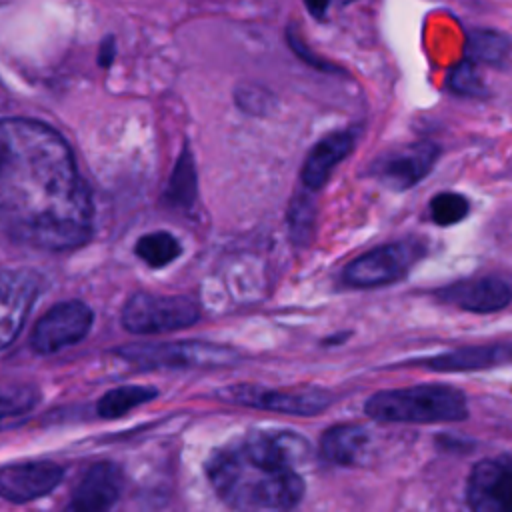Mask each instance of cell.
<instances>
[{"label": "cell", "mask_w": 512, "mask_h": 512, "mask_svg": "<svg viewBox=\"0 0 512 512\" xmlns=\"http://www.w3.org/2000/svg\"><path fill=\"white\" fill-rule=\"evenodd\" d=\"M64 470L50 460L18 462L0 468V498L26 504L50 494L62 482Z\"/></svg>", "instance_id": "obj_12"}, {"label": "cell", "mask_w": 512, "mask_h": 512, "mask_svg": "<svg viewBox=\"0 0 512 512\" xmlns=\"http://www.w3.org/2000/svg\"><path fill=\"white\" fill-rule=\"evenodd\" d=\"M218 398L238 406L274 410L294 416H312L326 410L330 396L322 390H272L256 384H234L218 390Z\"/></svg>", "instance_id": "obj_7"}, {"label": "cell", "mask_w": 512, "mask_h": 512, "mask_svg": "<svg viewBox=\"0 0 512 512\" xmlns=\"http://www.w3.org/2000/svg\"><path fill=\"white\" fill-rule=\"evenodd\" d=\"M366 414L378 422H458L468 416L466 396L444 384L382 390L366 400Z\"/></svg>", "instance_id": "obj_3"}, {"label": "cell", "mask_w": 512, "mask_h": 512, "mask_svg": "<svg viewBox=\"0 0 512 512\" xmlns=\"http://www.w3.org/2000/svg\"><path fill=\"white\" fill-rule=\"evenodd\" d=\"M304 4L312 16L322 18L330 6V0H304Z\"/></svg>", "instance_id": "obj_26"}, {"label": "cell", "mask_w": 512, "mask_h": 512, "mask_svg": "<svg viewBox=\"0 0 512 512\" xmlns=\"http://www.w3.org/2000/svg\"><path fill=\"white\" fill-rule=\"evenodd\" d=\"M366 444H368L366 428L354 426V424H340V426L328 428L322 434L320 452L326 460L334 464L350 466V464H356Z\"/></svg>", "instance_id": "obj_16"}, {"label": "cell", "mask_w": 512, "mask_h": 512, "mask_svg": "<svg viewBox=\"0 0 512 512\" xmlns=\"http://www.w3.org/2000/svg\"><path fill=\"white\" fill-rule=\"evenodd\" d=\"M196 188V170L190 154L184 150L170 176L166 198L176 208H190L196 200Z\"/></svg>", "instance_id": "obj_22"}, {"label": "cell", "mask_w": 512, "mask_h": 512, "mask_svg": "<svg viewBox=\"0 0 512 512\" xmlns=\"http://www.w3.org/2000/svg\"><path fill=\"white\" fill-rule=\"evenodd\" d=\"M40 392L34 386H10L0 390V430L20 424L38 404Z\"/></svg>", "instance_id": "obj_20"}, {"label": "cell", "mask_w": 512, "mask_h": 512, "mask_svg": "<svg viewBox=\"0 0 512 512\" xmlns=\"http://www.w3.org/2000/svg\"><path fill=\"white\" fill-rule=\"evenodd\" d=\"M200 318L198 304L188 296H164L138 292L122 308V324L136 334H158L180 330Z\"/></svg>", "instance_id": "obj_4"}, {"label": "cell", "mask_w": 512, "mask_h": 512, "mask_svg": "<svg viewBox=\"0 0 512 512\" xmlns=\"http://www.w3.org/2000/svg\"><path fill=\"white\" fill-rule=\"evenodd\" d=\"M156 394H158L156 388H150V386H134V384L120 386V388L106 392L98 400L96 410L102 418H118V416L130 412L132 408L156 398Z\"/></svg>", "instance_id": "obj_19"}, {"label": "cell", "mask_w": 512, "mask_h": 512, "mask_svg": "<svg viewBox=\"0 0 512 512\" xmlns=\"http://www.w3.org/2000/svg\"><path fill=\"white\" fill-rule=\"evenodd\" d=\"M122 492V472L112 462H96L82 476L64 512H108Z\"/></svg>", "instance_id": "obj_13"}, {"label": "cell", "mask_w": 512, "mask_h": 512, "mask_svg": "<svg viewBox=\"0 0 512 512\" xmlns=\"http://www.w3.org/2000/svg\"><path fill=\"white\" fill-rule=\"evenodd\" d=\"M134 252L148 266L162 268V266L174 262L182 254V246L170 232L158 230V232H150V234H144L142 238H138Z\"/></svg>", "instance_id": "obj_21"}, {"label": "cell", "mask_w": 512, "mask_h": 512, "mask_svg": "<svg viewBox=\"0 0 512 512\" xmlns=\"http://www.w3.org/2000/svg\"><path fill=\"white\" fill-rule=\"evenodd\" d=\"M92 200L66 140L32 118H0V230L40 250L92 234Z\"/></svg>", "instance_id": "obj_1"}, {"label": "cell", "mask_w": 512, "mask_h": 512, "mask_svg": "<svg viewBox=\"0 0 512 512\" xmlns=\"http://www.w3.org/2000/svg\"><path fill=\"white\" fill-rule=\"evenodd\" d=\"M312 222H314V206L310 198L306 196L296 198L290 210V230L298 242H306V236L312 230Z\"/></svg>", "instance_id": "obj_25"}, {"label": "cell", "mask_w": 512, "mask_h": 512, "mask_svg": "<svg viewBox=\"0 0 512 512\" xmlns=\"http://www.w3.org/2000/svg\"><path fill=\"white\" fill-rule=\"evenodd\" d=\"M340 4H348V2H354V0H338Z\"/></svg>", "instance_id": "obj_27"}, {"label": "cell", "mask_w": 512, "mask_h": 512, "mask_svg": "<svg viewBox=\"0 0 512 512\" xmlns=\"http://www.w3.org/2000/svg\"><path fill=\"white\" fill-rule=\"evenodd\" d=\"M470 512H512V462L480 460L468 476Z\"/></svg>", "instance_id": "obj_11"}, {"label": "cell", "mask_w": 512, "mask_h": 512, "mask_svg": "<svg viewBox=\"0 0 512 512\" xmlns=\"http://www.w3.org/2000/svg\"><path fill=\"white\" fill-rule=\"evenodd\" d=\"M38 288L40 278L32 270H0V350L20 334Z\"/></svg>", "instance_id": "obj_10"}, {"label": "cell", "mask_w": 512, "mask_h": 512, "mask_svg": "<svg viewBox=\"0 0 512 512\" xmlns=\"http://www.w3.org/2000/svg\"><path fill=\"white\" fill-rule=\"evenodd\" d=\"M354 148V136L350 132H332L324 136L306 156L302 166V182L308 190H318L326 184L332 170Z\"/></svg>", "instance_id": "obj_15"}, {"label": "cell", "mask_w": 512, "mask_h": 512, "mask_svg": "<svg viewBox=\"0 0 512 512\" xmlns=\"http://www.w3.org/2000/svg\"><path fill=\"white\" fill-rule=\"evenodd\" d=\"M466 58L472 62L500 64L512 52V40L500 30H472L466 38Z\"/></svg>", "instance_id": "obj_18"}, {"label": "cell", "mask_w": 512, "mask_h": 512, "mask_svg": "<svg viewBox=\"0 0 512 512\" xmlns=\"http://www.w3.org/2000/svg\"><path fill=\"white\" fill-rule=\"evenodd\" d=\"M118 354L144 368H214L236 362L238 352L228 346L210 342H160V344H130Z\"/></svg>", "instance_id": "obj_5"}, {"label": "cell", "mask_w": 512, "mask_h": 512, "mask_svg": "<svg viewBox=\"0 0 512 512\" xmlns=\"http://www.w3.org/2000/svg\"><path fill=\"white\" fill-rule=\"evenodd\" d=\"M440 148L432 142H416L390 150L376 158L370 174L392 190H408L418 184L436 164Z\"/></svg>", "instance_id": "obj_9"}, {"label": "cell", "mask_w": 512, "mask_h": 512, "mask_svg": "<svg viewBox=\"0 0 512 512\" xmlns=\"http://www.w3.org/2000/svg\"><path fill=\"white\" fill-rule=\"evenodd\" d=\"M506 350L498 346H470L454 352H446L430 358L424 366L438 372H460V370H480L494 366L506 358Z\"/></svg>", "instance_id": "obj_17"}, {"label": "cell", "mask_w": 512, "mask_h": 512, "mask_svg": "<svg viewBox=\"0 0 512 512\" xmlns=\"http://www.w3.org/2000/svg\"><path fill=\"white\" fill-rule=\"evenodd\" d=\"M430 214L438 226L456 224L466 218L468 200L456 192H440L430 202Z\"/></svg>", "instance_id": "obj_23"}, {"label": "cell", "mask_w": 512, "mask_h": 512, "mask_svg": "<svg viewBox=\"0 0 512 512\" xmlns=\"http://www.w3.org/2000/svg\"><path fill=\"white\" fill-rule=\"evenodd\" d=\"M448 86L452 92L462 94V96H480L484 94V84L482 78L476 70V62L464 58L450 70Z\"/></svg>", "instance_id": "obj_24"}, {"label": "cell", "mask_w": 512, "mask_h": 512, "mask_svg": "<svg viewBox=\"0 0 512 512\" xmlns=\"http://www.w3.org/2000/svg\"><path fill=\"white\" fill-rule=\"evenodd\" d=\"M440 298L466 312H496L510 304L512 290L500 278H480L456 282L440 292Z\"/></svg>", "instance_id": "obj_14"}, {"label": "cell", "mask_w": 512, "mask_h": 512, "mask_svg": "<svg viewBox=\"0 0 512 512\" xmlns=\"http://www.w3.org/2000/svg\"><path fill=\"white\" fill-rule=\"evenodd\" d=\"M94 314L80 300H66L52 306L34 326L30 346L38 354H54L80 342L92 326Z\"/></svg>", "instance_id": "obj_8"}, {"label": "cell", "mask_w": 512, "mask_h": 512, "mask_svg": "<svg viewBox=\"0 0 512 512\" xmlns=\"http://www.w3.org/2000/svg\"><path fill=\"white\" fill-rule=\"evenodd\" d=\"M418 242H392L354 258L344 268V280L356 288H374L404 278L422 258Z\"/></svg>", "instance_id": "obj_6"}, {"label": "cell", "mask_w": 512, "mask_h": 512, "mask_svg": "<svg viewBox=\"0 0 512 512\" xmlns=\"http://www.w3.org/2000/svg\"><path fill=\"white\" fill-rule=\"evenodd\" d=\"M306 456L302 436L254 430L216 448L206 460V476L234 512H292L304 496L296 466Z\"/></svg>", "instance_id": "obj_2"}]
</instances>
